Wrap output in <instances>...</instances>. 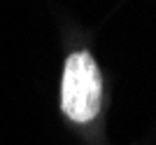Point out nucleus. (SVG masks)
Masks as SVG:
<instances>
[{"label":"nucleus","instance_id":"f257e3e1","mask_svg":"<svg viewBox=\"0 0 156 145\" xmlns=\"http://www.w3.org/2000/svg\"><path fill=\"white\" fill-rule=\"evenodd\" d=\"M103 77L98 63L89 52H75L68 56L61 84V110L77 124L93 122L100 112Z\"/></svg>","mask_w":156,"mask_h":145}]
</instances>
